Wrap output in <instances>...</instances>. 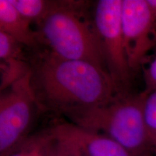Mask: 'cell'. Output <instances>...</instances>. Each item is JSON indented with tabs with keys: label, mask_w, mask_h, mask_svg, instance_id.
I'll use <instances>...</instances> for the list:
<instances>
[{
	"label": "cell",
	"mask_w": 156,
	"mask_h": 156,
	"mask_svg": "<svg viewBox=\"0 0 156 156\" xmlns=\"http://www.w3.org/2000/svg\"><path fill=\"white\" fill-rule=\"evenodd\" d=\"M31 85L41 110L62 114L100 106L120 94L106 70L48 50L39 53L31 65Z\"/></svg>",
	"instance_id": "1"
},
{
	"label": "cell",
	"mask_w": 156,
	"mask_h": 156,
	"mask_svg": "<svg viewBox=\"0 0 156 156\" xmlns=\"http://www.w3.org/2000/svg\"><path fill=\"white\" fill-rule=\"evenodd\" d=\"M145 95L119 94L109 102L64 114L75 125L112 138L134 156L154 149L144 118Z\"/></svg>",
	"instance_id": "2"
},
{
	"label": "cell",
	"mask_w": 156,
	"mask_h": 156,
	"mask_svg": "<svg viewBox=\"0 0 156 156\" xmlns=\"http://www.w3.org/2000/svg\"><path fill=\"white\" fill-rule=\"evenodd\" d=\"M80 3L62 2L38 23L41 43L58 57L90 62L107 71L102 44L94 22L81 13ZM108 72V71H107Z\"/></svg>",
	"instance_id": "3"
},
{
	"label": "cell",
	"mask_w": 156,
	"mask_h": 156,
	"mask_svg": "<svg viewBox=\"0 0 156 156\" xmlns=\"http://www.w3.org/2000/svg\"><path fill=\"white\" fill-rule=\"evenodd\" d=\"M40 109L31 85V71L0 96V155L8 156L27 139V134Z\"/></svg>",
	"instance_id": "4"
},
{
	"label": "cell",
	"mask_w": 156,
	"mask_h": 156,
	"mask_svg": "<svg viewBox=\"0 0 156 156\" xmlns=\"http://www.w3.org/2000/svg\"><path fill=\"white\" fill-rule=\"evenodd\" d=\"M122 9V0H100L95 8L93 22L106 56L107 71L119 93L126 94L132 72L123 38Z\"/></svg>",
	"instance_id": "5"
},
{
	"label": "cell",
	"mask_w": 156,
	"mask_h": 156,
	"mask_svg": "<svg viewBox=\"0 0 156 156\" xmlns=\"http://www.w3.org/2000/svg\"><path fill=\"white\" fill-rule=\"evenodd\" d=\"M122 28L129 66L136 71L156 44V18L147 0H122Z\"/></svg>",
	"instance_id": "6"
},
{
	"label": "cell",
	"mask_w": 156,
	"mask_h": 156,
	"mask_svg": "<svg viewBox=\"0 0 156 156\" xmlns=\"http://www.w3.org/2000/svg\"><path fill=\"white\" fill-rule=\"evenodd\" d=\"M49 132L55 139L77 150L84 156H134L112 138L73 123L58 124Z\"/></svg>",
	"instance_id": "7"
},
{
	"label": "cell",
	"mask_w": 156,
	"mask_h": 156,
	"mask_svg": "<svg viewBox=\"0 0 156 156\" xmlns=\"http://www.w3.org/2000/svg\"><path fill=\"white\" fill-rule=\"evenodd\" d=\"M30 24L9 0H0V31L9 34L23 46L36 48L41 41L38 33L31 29Z\"/></svg>",
	"instance_id": "8"
},
{
	"label": "cell",
	"mask_w": 156,
	"mask_h": 156,
	"mask_svg": "<svg viewBox=\"0 0 156 156\" xmlns=\"http://www.w3.org/2000/svg\"><path fill=\"white\" fill-rule=\"evenodd\" d=\"M17 10L31 23H39L51 12L59 7L62 2L46 0H9Z\"/></svg>",
	"instance_id": "9"
},
{
	"label": "cell",
	"mask_w": 156,
	"mask_h": 156,
	"mask_svg": "<svg viewBox=\"0 0 156 156\" xmlns=\"http://www.w3.org/2000/svg\"><path fill=\"white\" fill-rule=\"evenodd\" d=\"M31 71V66L24 59L1 61V91L8 88Z\"/></svg>",
	"instance_id": "10"
},
{
	"label": "cell",
	"mask_w": 156,
	"mask_h": 156,
	"mask_svg": "<svg viewBox=\"0 0 156 156\" xmlns=\"http://www.w3.org/2000/svg\"><path fill=\"white\" fill-rule=\"evenodd\" d=\"M52 139L50 132L27 138L8 156H38Z\"/></svg>",
	"instance_id": "11"
},
{
	"label": "cell",
	"mask_w": 156,
	"mask_h": 156,
	"mask_svg": "<svg viewBox=\"0 0 156 156\" xmlns=\"http://www.w3.org/2000/svg\"><path fill=\"white\" fill-rule=\"evenodd\" d=\"M144 118L152 145L156 150V89L145 95Z\"/></svg>",
	"instance_id": "12"
},
{
	"label": "cell",
	"mask_w": 156,
	"mask_h": 156,
	"mask_svg": "<svg viewBox=\"0 0 156 156\" xmlns=\"http://www.w3.org/2000/svg\"><path fill=\"white\" fill-rule=\"evenodd\" d=\"M19 41L3 31H0V59H24L22 46Z\"/></svg>",
	"instance_id": "13"
},
{
	"label": "cell",
	"mask_w": 156,
	"mask_h": 156,
	"mask_svg": "<svg viewBox=\"0 0 156 156\" xmlns=\"http://www.w3.org/2000/svg\"><path fill=\"white\" fill-rule=\"evenodd\" d=\"M145 88L142 93L146 95L156 89V57L145 69Z\"/></svg>",
	"instance_id": "14"
},
{
	"label": "cell",
	"mask_w": 156,
	"mask_h": 156,
	"mask_svg": "<svg viewBox=\"0 0 156 156\" xmlns=\"http://www.w3.org/2000/svg\"><path fill=\"white\" fill-rule=\"evenodd\" d=\"M48 156H71V155L67 146L52 136V142Z\"/></svg>",
	"instance_id": "15"
},
{
	"label": "cell",
	"mask_w": 156,
	"mask_h": 156,
	"mask_svg": "<svg viewBox=\"0 0 156 156\" xmlns=\"http://www.w3.org/2000/svg\"><path fill=\"white\" fill-rule=\"evenodd\" d=\"M58 141H59V140H58ZM60 142H62V141H60ZM63 143L68 147V149H69L70 155H71V156H84L83 154H82L80 152L78 151L77 150L75 149V148H74V147H71V146H69V145H67V144L64 143V142H63Z\"/></svg>",
	"instance_id": "16"
},
{
	"label": "cell",
	"mask_w": 156,
	"mask_h": 156,
	"mask_svg": "<svg viewBox=\"0 0 156 156\" xmlns=\"http://www.w3.org/2000/svg\"><path fill=\"white\" fill-rule=\"evenodd\" d=\"M51 142H52V139H51V140L50 143L48 144V145L47 146V147H45L44 149L43 150V151L38 154V156H48V153H49V149H50L51 144Z\"/></svg>",
	"instance_id": "17"
},
{
	"label": "cell",
	"mask_w": 156,
	"mask_h": 156,
	"mask_svg": "<svg viewBox=\"0 0 156 156\" xmlns=\"http://www.w3.org/2000/svg\"><path fill=\"white\" fill-rule=\"evenodd\" d=\"M147 2L151 6L153 14L156 18V0H147Z\"/></svg>",
	"instance_id": "18"
}]
</instances>
